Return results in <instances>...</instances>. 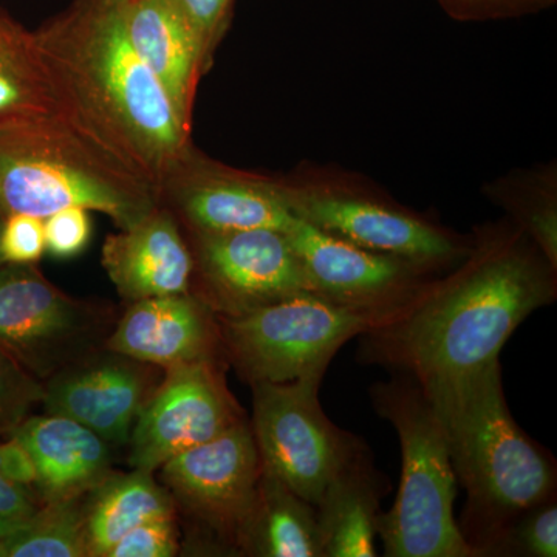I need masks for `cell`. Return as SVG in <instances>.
I'll return each instance as SVG.
<instances>
[{"mask_svg": "<svg viewBox=\"0 0 557 557\" xmlns=\"http://www.w3.org/2000/svg\"><path fill=\"white\" fill-rule=\"evenodd\" d=\"M556 269L522 230H486L448 277L429 281L362 333L359 359L421 387L468 375L500 355L533 311L555 302Z\"/></svg>", "mask_w": 557, "mask_h": 557, "instance_id": "cell-1", "label": "cell"}, {"mask_svg": "<svg viewBox=\"0 0 557 557\" xmlns=\"http://www.w3.org/2000/svg\"><path fill=\"white\" fill-rule=\"evenodd\" d=\"M33 36L73 126L163 193L193 153L190 129L132 49L121 0H81Z\"/></svg>", "mask_w": 557, "mask_h": 557, "instance_id": "cell-2", "label": "cell"}, {"mask_svg": "<svg viewBox=\"0 0 557 557\" xmlns=\"http://www.w3.org/2000/svg\"><path fill=\"white\" fill-rule=\"evenodd\" d=\"M421 388L445 432L456 478L468 493L461 533L475 556H493L520 516L555 497V461L509 413L500 359Z\"/></svg>", "mask_w": 557, "mask_h": 557, "instance_id": "cell-3", "label": "cell"}, {"mask_svg": "<svg viewBox=\"0 0 557 557\" xmlns=\"http://www.w3.org/2000/svg\"><path fill=\"white\" fill-rule=\"evenodd\" d=\"M161 194L84 137L67 119L0 126V212L47 219L70 207L131 228Z\"/></svg>", "mask_w": 557, "mask_h": 557, "instance_id": "cell-4", "label": "cell"}, {"mask_svg": "<svg viewBox=\"0 0 557 557\" xmlns=\"http://www.w3.org/2000/svg\"><path fill=\"white\" fill-rule=\"evenodd\" d=\"M373 408L397 431L401 479L394 507L379 515L387 557H478L454 518L457 478L431 401L410 376L370 388Z\"/></svg>", "mask_w": 557, "mask_h": 557, "instance_id": "cell-5", "label": "cell"}, {"mask_svg": "<svg viewBox=\"0 0 557 557\" xmlns=\"http://www.w3.org/2000/svg\"><path fill=\"white\" fill-rule=\"evenodd\" d=\"M223 354L247 383L324 379L347 341L379 325L313 292L231 317L218 314Z\"/></svg>", "mask_w": 557, "mask_h": 557, "instance_id": "cell-6", "label": "cell"}, {"mask_svg": "<svg viewBox=\"0 0 557 557\" xmlns=\"http://www.w3.org/2000/svg\"><path fill=\"white\" fill-rule=\"evenodd\" d=\"M322 379L252 383L251 431L262 468L309 504L364 443L333 424L319 403Z\"/></svg>", "mask_w": 557, "mask_h": 557, "instance_id": "cell-7", "label": "cell"}, {"mask_svg": "<svg viewBox=\"0 0 557 557\" xmlns=\"http://www.w3.org/2000/svg\"><path fill=\"white\" fill-rule=\"evenodd\" d=\"M100 317L50 284L35 265H0V348L36 379L84 359Z\"/></svg>", "mask_w": 557, "mask_h": 557, "instance_id": "cell-8", "label": "cell"}, {"mask_svg": "<svg viewBox=\"0 0 557 557\" xmlns=\"http://www.w3.org/2000/svg\"><path fill=\"white\" fill-rule=\"evenodd\" d=\"M289 208L314 228L429 271L463 260L471 245L406 209L336 186L285 183Z\"/></svg>", "mask_w": 557, "mask_h": 557, "instance_id": "cell-9", "label": "cell"}, {"mask_svg": "<svg viewBox=\"0 0 557 557\" xmlns=\"http://www.w3.org/2000/svg\"><path fill=\"white\" fill-rule=\"evenodd\" d=\"M166 372L132 431L129 463L139 471H159L171 458L247 420L219 361L193 362Z\"/></svg>", "mask_w": 557, "mask_h": 557, "instance_id": "cell-10", "label": "cell"}, {"mask_svg": "<svg viewBox=\"0 0 557 557\" xmlns=\"http://www.w3.org/2000/svg\"><path fill=\"white\" fill-rule=\"evenodd\" d=\"M161 480L200 525L239 552L242 531L258 497L262 460L248 421L185 450L160 468Z\"/></svg>", "mask_w": 557, "mask_h": 557, "instance_id": "cell-11", "label": "cell"}, {"mask_svg": "<svg viewBox=\"0 0 557 557\" xmlns=\"http://www.w3.org/2000/svg\"><path fill=\"white\" fill-rule=\"evenodd\" d=\"M311 292L381 322L431 281L423 267L380 255L314 228L298 218L287 231Z\"/></svg>", "mask_w": 557, "mask_h": 557, "instance_id": "cell-12", "label": "cell"}, {"mask_svg": "<svg viewBox=\"0 0 557 557\" xmlns=\"http://www.w3.org/2000/svg\"><path fill=\"white\" fill-rule=\"evenodd\" d=\"M196 234L194 262L205 302L220 317L311 292L287 234L276 230Z\"/></svg>", "mask_w": 557, "mask_h": 557, "instance_id": "cell-13", "label": "cell"}, {"mask_svg": "<svg viewBox=\"0 0 557 557\" xmlns=\"http://www.w3.org/2000/svg\"><path fill=\"white\" fill-rule=\"evenodd\" d=\"M194 233L247 230L285 233L295 222L284 182L245 174L194 159L193 153L164 186ZM161 193V196H163Z\"/></svg>", "mask_w": 557, "mask_h": 557, "instance_id": "cell-14", "label": "cell"}, {"mask_svg": "<svg viewBox=\"0 0 557 557\" xmlns=\"http://www.w3.org/2000/svg\"><path fill=\"white\" fill-rule=\"evenodd\" d=\"M143 362L115 357L81 361L62 369L44 387L47 413L72 418L106 443L126 445L150 394Z\"/></svg>", "mask_w": 557, "mask_h": 557, "instance_id": "cell-15", "label": "cell"}, {"mask_svg": "<svg viewBox=\"0 0 557 557\" xmlns=\"http://www.w3.org/2000/svg\"><path fill=\"white\" fill-rule=\"evenodd\" d=\"M106 347L112 354L166 370L219 361L223 354L218 314L193 293L132 302Z\"/></svg>", "mask_w": 557, "mask_h": 557, "instance_id": "cell-16", "label": "cell"}, {"mask_svg": "<svg viewBox=\"0 0 557 557\" xmlns=\"http://www.w3.org/2000/svg\"><path fill=\"white\" fill-rule=\"evenodd\" d=\"M121 16L132 49L190 129L197 86L211 64L188 14L177 0H121Z\"/></svg>", "mask_w": 557, "mask_h": 557, "instance_id": "cell-17", "label": "cell"}, {"mask_svg": "<svg viewBox=\"0 0 557 557\" xmlns=\"http://www.w3.org/2000/svg\"><path fill=\"white\" fill-rule=\"evenodd\" d=\"M102 267L127 302L189 293L196 262L170 211L157 207L146 218L109 236Z\"/></svg>", "mask_w": 557, "mask_h": 557, "instance_id": "cell-18", "label": "cell"}, {"mask_svg": "<svg viewBox=\"0 0 557 557\" xmlns=\"http://www.w3.org/2000/svg\"><path fill=\"white\" fill-rule=\"evenodd\" d=\"M11 435L30 454L44 504L84 497L110 475L109 443L72 418L27 417Z\"/></svg>", "mask_w": 557, "mask_h": 557, "instance_id": "cell-19", "label": "cell"}, {"mask_svg": "<svg viewBox=\"0 0 557 557\" xmlns=\"http://www.w3.org/2000/svg\"><path fill=\"white\" fill-rule=\"evenodd\" d=\"M386 475L373 467L368 446L341 469L317 505L322 557H375L376 519Z\"/></svg>", "mask_w": 557, "mask_h": 557, "instance_id": "cell-20", "label": "cell"}, {"mask_svg": "<svg viewBox=\"0 0 557 557\" xmlns=\"http://www.w3.org/2000/svg\"><path fill=\"white\" fill-rule=\"evenodd\" d=\"M239 553L322 557L317 508L262 468L258 497L240 534Z\"/></svg>", "mask_w": 557, "mask_h": 557, "instance_id": "cell-21", "label": "cell"}, {"mask_svg": "<svg viewBox=\"0 0 557 557\" xmlns=\"http://www.w3.org/2000/svg\"><path fill=\"white\" fill-rule=\"evenodd\" d=\"M174 516L172 496L152 472L109 475L84 504L87 556L108 557L124 534L150 519Z\"/></svg>", "mask_w": 557, "mask_h": 557, "instance_id": "cell-22", "label": "cell"}, {"mask_svg": "<svg viewBox=\"0 0 557 557\" xmlns=\"http://www.w3.org/2000/svg\"><path fill=\"white\" fill-rule=\"evenodd\" d=\"M42 119L70 121L35 36L0 14V126Z\"/></svg>", "mask_w": 557, "mask_h": 557, "instance_id": "cell-23", "label": "cell"}, {"mask_svg": "<svg viewBox=\"0 0 557 557\" xmlns=\"http://www.w3.org/2000/svg\"><path fill=\"white\" fill-rule=\"evenodd\" d=\"M81 498L44 504L21 530L3 539V557H86Z\"/></svg>", "mask_w": 557, "mask_h": 557, "instance_id": "cell-24", "label": "cell"}, {"mask_svg": "<svg viewBox=\"0 0 557 557\" xmlns=\"http://www.w3.org/2000/svg\"><path fill=\"white\" fill-rule=\"evenodd\" d=\"M493 556L556 557V498H548L520 516L500 539Z\"/></svg>", "mask_w": 557, "mask_h": 557, "instance_id": "cell-25", "label": "cell"}, {"mask_svg": "<svg viewBox=\"0 0 557 557\" xmlns=\"http://www.w3.org/2000/svg\"><path fill=\"white\" fill-rule=\"evenodd\" d=\"M42 399L39 380L0 348V437H10Z\"/></svg>", "mask_w": 557, "mask_h": 557, "instance_id": "cell-26", "label": "cell"}, {"mask_svg": "<svg viewBox=\"0 0 557 557\" xmlns=\"http://www.w3.org/2000/svg\"><path fill=\"white\" fill-rule=\"evenodd\" d=\"M90 211L70 207L44 219L46 251L57 259H72L87 248L91 239Z\"/></svg>", "mask_w": 557, "mask_h": 557, "instance_id": "cell-27", "label": "cell"}, {"mask_svg": "<svg viewBox=\"0 0 557 557\" xmlns=\"http://www.w3.org/2000/svg\"><path fill=\"white\" fill-rule=\"evenodd\" d=\"M44 252H47L44 219L28 214L7 215L0 233L2 262L35 265Z\"/></svg>", "mask_w": 557, "mask_h": 557, "instance_id": "cell-28", "label": "cell"}, {"mask_svg": "<svg viewBox=\"0 0 557 557\" xmlns=\"http://www.w3.org/2000/svg\"><path fill=\"white\" fill-rule=\"evenodd\" d=\"M174 516L150 519L135 527L113 545L108 557H171L177 555Z\"/></svg>", "mask_w": 557, "mask_h": 557, "instance_id": "cell-29", "label": "cell"}, {"mask_svg": "<svg viewBox=\"0 0 557 557\" xmlns=\"http://www.w3.org/2000/svg\"><path fill=\"white\" fill-rule=\"evenodd\" d=\"M438 2L454 20L487 21L536 13L552 5L555 0H438Z\"/></svg>", "mask_w": 557, "mask_h": 557, "instance_id": "cell-30", "label": "cell"}, {"mask_svg": "<svg viewBox=\"0 0 557 557\" xmlns=\"http://www.w3.org/2000/svg\"><path fill=\"white\" fill-rule=\"evenodd\" d=\"M199 33L205 54L212 64L214 51L228 27L233 0H177Z\"/></svg>", "mask_w": 557, "mask_h": 557, "instance_id": "cell-31", "label": "cell"}, {"mask_svg": "<svg viewBox=\"0 0 557 557\" xmlns=\"http://www.w3.org/2000/svg\"><path fill=\"white\" fill-rule=\"evenodd\" d=\"M36 498L32 491L11 482L0 463V537H9L36 515Z\"/></svg>", "mask_w": 557, "mask_h": 557, "instance_id": "cell-32", "label": "cell"}, {"mask_svg": "<svg viewBox=\"0 0 557 557\" xmlns=\"http://www.w3.org/2000/svg\"><path fill=\"white\" fill-rule=\"evenodd\" d=\"M0 463H2L3 474L11 482L32 491L36 496L38 474H36L35 463L28 450L13 435H10L7 442H0Z\"/></svg>", "mask_w": 557, "mask_h": 557, "instance_id": "cell-33", "label": "cell"}, {"mask_svg": "<svg viewBox=\"0 0 557 557\" xmlns=\"http://www.w3.org/2000/svg\"><path fill=\"white\" fill-rule=\"evenodd\" d=\"M3 220H5V215L0 212V233H2ZM2 258H0V265H2Z\"/></svg>", "mask_w": 557, "mask_h": 557, "instance_id": "cell-34", "label": "cell"}, {"mask_svg": "<svg viewBox=\"0 0 557 557\" xmlns=\"http://www.w3.org/2000/svg\"><path fill=\"white\" fill-rule=\"evenodd\" d=\"M0 557H3V539L0 537Z\"/></svg>", "mask_w": 557, "mask_h": 557, "instance_id": "cell-35", "label": "cell"}]
</instances>
